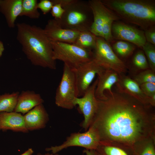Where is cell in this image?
<instances>
[{
    "mask_svg": "<svg viewBox=\"0 0 155 155\" xmlns=\"http://www.w3.org/2000/svg\"><path fill=\"white\" fill-rule=\"evenodd\" d=\"M138 50L133 55L131 62L136 68L141 70L148 69L149 65L144 53L142 49L137 48Z\"/></svg>",
    "mask_w": 155,
    "mask_h": 155,
    "instance_id": "obj_25",
    "label": "cell"
},
{
    "mask_svg": "<svg viewBox=\"0 0 155 155\" xmlns=\"http://www.w3.org/2000/svg\"><path fill=\"white\" fill-rule=\"evenodd\" d=\"M134 80L140 86L146 83H155L154 71L150 69L145 70L136 75Z\"/></svg>",
    "mask_w": 155,
    "mask_h": 155,
    "instance_id": "obj_27",
    "label": "cell"
},
{
    "mask_svg": "<svg viewBox=\"0 0 155 155\" xmlns=\"http://www.w3.org/2000/svg\"><path fill=\"white\" fill-rule=\"evenodd\" d=\"M93 15V22L90 31L96 36L102 37V28L112 13L100 0H89Z\"/></svg>",
    "mask_w": 155,
    "mask_h": 155,
    "instance_id": "obj_13",
    "label": "cell"
},
{
    "mask_svg": "<svg viewBox=\"0 0 155 155\" xmlns=\"http://www.w3.org/2000/svg\"><path fill=\"white\" fill-rule=\"evenodd\" d=\"M4 49V47L3 43L0 41V57L1 56Z\"/></svg>",
    "mask_w": 155,
    "mask_h": 155,
    "instance_id": "obj_35",
    "label": "cell"
},
{
    "mask_svg": "<svg viewBox=\"0 0 155 155\" xmlns=\"http://www.w3.org/2000/svg\"><path fill=\"white\" fill-rule=\"evenodd\" d=\"M120 20L144 30L155 25V0H100Z\"/></svg>",
    "mask_w": 155,
    "mask_h": 155,
    "instance_id": "obj_3",
    "label": "cell"
},
{
    "mask_svg": "<svg viewBox=\"0 0 155 155\" xmlns=\"http://www.w3.org/2000/svg\"><path fill=\"white\" fill-rule=\"evenodd\" d=\"M144 31L146 42L155 45V25L151 26Z\"/></svg>",
    "mask_w": 155,
    "mask_h": 155,
    "instance_id": "obj_32",
    "label": "cell"
},
{
    "mask_svg": "<svg viewBox=\"0 0 155 155\" xmlns=\"http://www.w3.org/2000/svg\"><path fill=\"white\" fill-rule=\"evenodd\" d=\"M19 94L16 92L0 94V112L14 111Z\"/></svg>",
    "mask_w": 155,
    "mask_h": 155,
    "instance_id": "obj_22",
    "label": "cell"
},
{
    "mask_svg": "<svg viewBox=\"0 0 155 155\" xmlns=\"http://www.w3.org/2000/svg\"><path fill=\"white\" fill-rule=\"evenodd\" d=\"M43 102L39 94L33 91H23L19 94L14 111L25 114Z\"/></svg>",
    "mask_w": 155,
    "mask_h": 155,
    "instance_id": "obj_17",
    "label": "cell"
},
{
    "mask_svg": "<svg viewBox=\"0 0 155 155\" xmlns=\"http://www.w3.org/2000/svg\"><path fill=\"white\" fill-rule=\"evenodd\" d=\"M10 130L14 132L27 133L23 115L14 111L0 112V131Z\"/></svg>",
    "mask_w": 155,
    "mask_h": 155,
    "instance_id": "obj_15",
    "label": "cell"
},
{
    "mask_svg": "<svg viewBox=\"0 0 155 155\" xmlns=\"http://www.w3.org/2000/svg\"><path fill=\"white\" fill-rule=\"evenodd\" d=\"M53 59L63 62L73 70L93 59L92 51L81 48L73 44L51 41Z\"/></svg>",
    "mask_w": 155,
    "mask_h": 155,
    "instance_id": "obj_5",
    "label": "cell"
},
{
    "mask_svg": "<svg viewBox=\"0 0 155 155\" xmlns=\"http://www.w3.org/2000/svg\"><path fill=\"white\" fill-rule=\"evenodd\" d=\"M105 69L93 59L73 69L75 74L78 97L83 95L90 86L96 75Z\"/></svg>",
    "mask_w": 155,
    "mask_h": 155,
    "instance_id": "obj_11",
    "label": "cell"
},
{
    "mask_svg": "<svg viewBox=\"0 0 155 155\" xmlns=\"http://www.w3.org/2000/svg\"><path fill=\"white\" fill-rule=\"evenodd\" d=\"M51 13L54 19L57 20H60L62 17L65 10L61 5L59 3L53 4L51 10Z\"/></svg>",
    "mask_w": 155,
    "mask_h": 155,
    "instance_id": "obj_30",
    "label": "cell"
},
{
    "mask_svg": "<svg viewBox=\"0 0 155 155\" xmlns=\"http://www.w3.org/2000/svg\"><path fill=\"white\" fill-rule=\"evenodd\" d=\"M97 99V107L90 127L97 133L100 145L134 150L154 138L155 116L144 104L117 87Z\"/></svg>",
    "mask_w": 155,
    "mask_h": 155,
    "instance_id": "obj_1",
    "label": "cell"
},
{
    "mask_svg": "<svg viewBox=\"0 0 155 155\" xmlns=\"http://www.w3.org/2000/svg\"><path fill=\"white\" fill-rule=\"evenodd\" d=\"M51 41L74 44L80 32L64 28L54 19L48 20L43 29Z\"/></svg>",
    "mask_w": 155,
    "mask_h": 155,
    "instance_id": "obj_12",
    "label": "cell"
},
{
    "mask_svg": "<svg viewBox=\"0 0 155 155\" xmlns=\"http://www.w3.org/2000/svg\"><path fill=\"white\" fill-rule=\"evenodd\" d=\"M63 8L62 17L56 20L62 28L79 32L90 31L93 15L88 1L73 0Z\"/></svg>",
    "mask_w": 155,
    "mask_h": 155,
    "instance_id": "obj_4",
    "label": "cell"
},
{
    "mask_svg": "<svg viewBox=\"0 0 155 155\" xmlns=\"http://www.w3.org/2000/svg\"><path fill=\"white\" fill-rule=\"evenodd\" d=\"M77 97H78L74 71L64 64L62 78L56 91L55 103L58 107L71 109L75 106L73 102Z\"/></svg>",
    "mask_w": 155,
    "mask_h": 155,
    "instance_id": "obj_6",
    "label": "cell"
},
{
    "mask_svg": "<svg viewBox=\"0 0 155 155\" xmlns=\"http://www.w3.org/2000/svg\"><path fill=\"white\" fill-rule=\"evenodd\" d=\"M110 44L113 51L122 61L131 56L137 47L130 42L121 40H114Z\"/></svg>",
    "mask_w": 155,
    "mask_h": 155,
    "instance_id": "obj_20",
    "label": "cell"
},
{
    "mask_svg": "<svg viewBox=\"0 0 155 155\" xmlns=\"http://www.w3.org/2000/svg\"><path fill=\"white\" fill-rule=\"evenodd\" d=\"M96 37L90 31L80 32L73 44L82 48L92 51L96 46Z\"/></svg>",
    "mask_w": 155,
    "mask_h": 155,
    "instance_id": "obj_21",
    "label": "cell"
},
{
    "mask_svg": "<svg viewBox=\"0 0 155 155\" xmlns=\"http://www.w3.org/2000/svg\"><path fill=\"white\" fill-rule=\"evenodd\" d=\"M26 127L32 131L43 129L49 120V116L43 104L35 106L23 115Z\"/></svg>",
    "mask_w": 155,
    "mask_h": 155,
    "instance_id": "obj_14",
    "label": "cell"
},
{
    "mask_svg": "<svg viewBox=\"0 0 155 155\" xmlns=\"http://www.w3.org/2000/svg\"><path fill=\"white\" fill-rule=\"evenodd\" d=\"M83 152L85 155H96V151L95 150H88L85 149Z\"/></svg>",
    "mask_w": 155,
    "mask_h": 155,
    "instance_id": "obj_33",
    "label": "cell"
},
{
    "mask_svg": "<svg viewBox=\"0 0 155 155\" xmlns=\"http://www.w3.org/2000/svg\"><path fill=\"white\" fill-rule=\"evenodd\" d=\"M98 82L97 78L82 97H77L74 100L75 106L78 105L80 111L83 115L84 119L80 126L85 130H88L90 126L97 110L98 101L95 92Z\"/></svg>",
    "mask_w": 155,
    "mask_h": 155,
    "instance_id": "obj_9",
    "label": "cell"
},
{
    "mask_svg": "<svg viewBox=\"0 0 155 155\" xmlns=\"http://www.w3.org/2000/svg\"><path fill=\"white\" fill-rule=\"evenodd\" d=\"M99 145V140L97 133L93 128L89 127L84 133H71L62 144L46 148L45 150L56 154L64 149L72 146H79L83 147L86 149L95 150Z\"/></svg>",
    "mask_w": 155,
    "mask_h": 155,
    "instance_id": "obj_8",
    "label": "cell"
},
{
    "mask_svg": "<svg viewBox=\"0 0 155 155\" xmlns=\"http://www.w3.org/2000/svg\"><path fill=\"white\" fill-rule=\"evenodd\" d=\"M51 0H41L38 4V8L41 10L44 14L51 11L53 5Z\"/></svg>",
    "mask_w": 155,
    "mask_h": 155,
    "instance_id": "obj_31",
    "label": "cell"
},
{
    "mask_svg": "<svg viewBox=\"0 0 155 155\" xmlns=\"http://www.w3.org/2000/svg\"><path fill=\"white\" fill-rule=\"evenodd\" d=\"M95 151L101 155H135L132 149L111 145H99Z\"/></svg>",
    "mask_w": 155,
    "mask_h": 155,
    "instance_id": "obj_23",
    "label": "cell"
},
{
    "mask_svg": "<svg viewBox=\"0 0 155 155\" xmlns=\"http://www.w3.org/2000/svg\"><path fill=\"white\" fill-rule=\"evenodd\" d=\"M94 60L105 69L113 70L119 75L125 73L127 67L113 51L110 44L101 37H96V46L92 51Z\"/></svg>",
    "mask_w": 155,
    "mask_h": 155,
    "instance_id": "obj_7",
    "label": "cell"
},
{
    "mask_svg": "<svg viewBox=\"0 0 155 155\" xmlns=\"http://www.w3.org/2000/svg\"><path fill=\"white\" fill-rule=\"evenodd\" d=\"M36 155H59V154L57 153L56 154H53L52 153H51V154H50L49 153H46L45 154H41V153H38Z\"/></svg>",
    "mask_w": 155,
    "mask_h": 155,
    "instance_id": "obj_36",
    "label": "cell"
},
{
    "mask_svg": "<svg viewBox=\"0 0 155 155\" xmlns=\"http://www.w3.org/2000/svg\"><path fill=\"white\" fill-rule=\"evenodd\" d=\"M38 4L37 0H22L20 16H25L33 19L39 18L40 14L38 10Z\"/></svg>",
    "mask_w": 155,
    "mask_h": 155,
    "instance_id": "obj_24",
    "label": "cell"
},
{
    "mask_svg": "<svg viewBox=\"0 0 155 155\" xmlns=\"http://www.w3.org/2000/svg\"><path fill=\"white\" fill-rule=\"evenodd\" d=\"M111 33L113 40L126 41L141 49L146 42L144 30L121 20L113 22Z\"/></svg>",
    "mask_w": 155,
    "mask_h": 155,
    "instance_id": "obj_10",
    "label": "cell"
},
{
    "mask_svg": "<svg viewBox=\"0 0 155 155\" xmlns=\"http://www.w3.org/2000/svg\"><path fill=\"white\" fill-rule=\"evenodd\" d=\"M154 139L145 142L134 151L135 155H155Z\"/></svg>",
    "mask_w": 155,
    "mask_h": 155,
    "instance_id": "obj_28",
    "label": "cell"
},
{
    "mask_svg": "<svg viewBox=\"0 0 155 155\" xmlns=\"http://www.w3.org/2000/svg\"><path fill=\"white\" fill-rule=\"evenodd\" d=\"M34 152L32 148H29L24 152L20 155H32Z\"/></svg>",
    "mask_w": 155,
    "mask_h": 155,
    "instance_id": "obj_34",
    "label": "cell"
},
{
    "mask_svg": "<svg viewBox=\"0 0 155 155\" xmlns=\"http://www.w3.org/2000/svg\"><path fill=\"white\" fill-rule=\"evenodd\" d=\"M119 75L115 71L109 69H106L97 75L98 82L95 92L97 99H106V96L104 93L106 90H108L110 94L112 93V86L119 81Z\"/></svg>",
    "mask_w": 155,
    "mask_h": 155,
    "instance_id": "obj_16",
    "label": "cell"
},
{
    "mask_svg": "<svg viewBox=\"0 0 155 155\" xmlns=\"http://www.w3.org/2000/svg\"><path fill=\"white\" fill-rule=\"evenodd\" d=\"M16 38L22 50L33 65L51 69L56 68L51 41L43 29L24 23H18Z\"/></svg>",
    "mask_w": 155,
    "mask_h": 155,
    "instance_id": "obj_2",
    "label": "cell"
},
{
    "mask_svg": "<svg viewBox=\"0 0 155 155\" xmlns=\"http://www.w3.org/2000/svg\"><path fill=\"white\" fill-rule=\"evenodd\" d=\"M116 84L117 87L124 92L144 104L150 105L149 98L144 93L140 85L134 80L125 77L119 79V82Z\"/></svg>",
    "mask_w": 155,
    "mask_h": 155,
    "instance_id": "obj_19",
    "label": "cell"
},
{
    "mask_svg": "<svg viewBox=\"0 0 155 155\" xmlns=\"http://www.w3.org/2000/svg\"><path fill=\"white\" fill-rule=\"evenodd\" d=\"M22 3V0H0V11L4 16L10 28L15 26L16 20L21 13Z\"/></svg>",
    "mask_w": 155,
    "mask_h": 155,
    "instance_id": "obj_18",
    "label": "cell"
},
{
    "mask_svg": "<svg viewBox=\"0 0 155 155\" xmlns=\"http://www.w3.org/2000/svg\"><path fill=\"white\" fill-rule=\"evenodd\" d=\"M96 151V155H101L100 154H99L98 153H97L96 151Z\"/></svg>",
    "mask_w": 155,
    "mask_h": 155,
    "instance_id": "obj_37",
    "label": "cell"
},
{
    "mask_svg": "<svg viewBox=\"0 0 155 155\" xmlns=\"http://www.w3.org/2000/svg\"><path fill=\"white\" fill-rule=\"evenodd\" d=\"M142 49L146 56L149 66L155 71V45L146 42Z\"/></svg>",
    "mask_w": 155,
    "mask_h": 155,
    "instance_id": "obj_26",
    "label": "cell"
},
{
    "mask_svg": "<svg viewBox=\"0 0 155 155\" xmlns=\"http://www.w3.org/2000/svg\"><path fill=\"white\" fill-rule=\"evenodd\" d=\"M140 86L144 93L147 97H150L155 94V83H146Z\"/></svg>",
    "mask_w": 155,
    "mask_h": 155,
    "instance_id": "obj_29",
    "label": "cell"
}]
</instances>
